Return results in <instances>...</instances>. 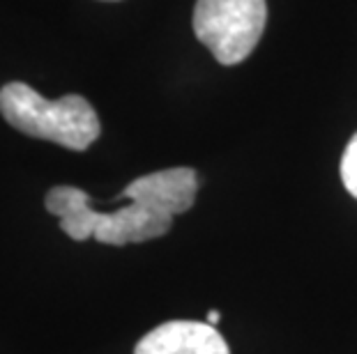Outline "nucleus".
<instances>
[{"instance_id":"obj_1","label":"nucleus","mask_w":357,"mask_h":354,"mask_svg":"<svg viewBox=\"0 0 357 354\" xmlns=\"http://www.w3.org/2000/svg\"><path fill=\"white\" fill-rule=\"evenodd\" d=\"M44 205L49 214L58 216L60 228L74 242L95 237L100 244L109 246L141 244L166 235L173 225L171 214L136 200H129L116 212H97L86 191L67 184L53 186Z\"/></svg>"},{"instance_id":"obj_2","label":"nucleus","mask_w":357,"mask_h":354,"mask_svg":"<svg viewBox=\"0 0 357 354\" xmlns=\"http://www.w3.org/2000/svg\"><path fill=\"white\" fill-rule=\"evenodd\" d=\"M0 115L26 136L58 143L74 152L88 150L102 134L100 118L86 97L65 95L49 102L21 81L0 88Z\"/></svg>"},{"instance_id":"obj_3","label":"nucleus","mask_w":357,"mask_h":354,"mask_svg":"<svg viewBox=\"0 0 357 354\" xmlns=\"http://www.w3.org/2000/svg\"><path fill=\"white\" fill-rule=\"evenodd\" d=\"M268 24L265 0H196L194 33L222 65L252 56Z\"/></svg>"},{"instance_id":"obj_4","label":"nucleus","mask_w":357,"mask_h":354,"mask_svg":"<svg viewBox=\"0 0 357 354\" xmlns=\"http://www.w3.org/2000/svg\"><path fill=\"white\" fill-rule=\"evenodd\" d=\"M199 191V177L194 168H166L143 175L125 186V191L118 195V200H136L166 212L171 216L192 209Z\"/></svg>"},{"instance_id":"obj_5","label":"nucleus","mask_w":357,"mask_h":354,"mask_svg":"<svg viewBox=\"0 0 357 354\" xmlns=\"http://www.w3.org/2000/svg\"><path fill=\"white\" fill-rule=\"evenodd\" d=\"M134 354H231L224 336L208 322L173 320L148 331Z\"/></svg>"},{"instance_id":"obj_6","label":"nucleus","mask_w":357,"mask_h":354,"mask_svg":"<svg viewBox=\"0 0 357 354\" xmlns=\"http://www.w3.org/2000/svg\"><path fill=\"white\" fill-rule=\"evenodd\" d=\"M341 179H344L346 191L357 198V134L346 145L344 156H341Z\"/></svg>"},{"instance_id":"obj_7","label":"nucleus","mask_w":357,"mask_h":354,"mask_svg":"<svg viewBox=\"0 0 357 354\" xmlns=\"http://www.w3.org/2000/svg\"><path fill=\"white\" fill-rule=\"evenodd\" d=\"M208 325H212V327L219 325V311H210L208 313Z\"/></svg>"}]
</instances>
